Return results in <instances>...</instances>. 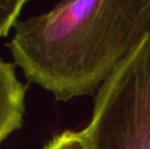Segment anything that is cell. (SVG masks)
I'll return each mask as SVG.
<instances>
[{"instance_id": "3", "label": "cell", "mask_w": 150, "mask_h": 149, "mask_svg": "<svg viewBox=\"0 0 150 149\" xmlns=\"http://www.w3.org/2000/svg\"><path fill=\"white\" fill-rule=\"evenodd\" d=\"M26 91L14 64L0 57V145L24 125Z\"/></svg>"}, {"instance_id": "5", "label": "cell", "mask_w": 150, "mask_h": 149, "mask_svg": "<svg viewBox=\"0 0 150 149\" xmlns=\"http://www.w3.org/2000/svg\"><path fill=\"white\" fill-rule=\"evenodd\" d=\"M27 3L28 0H0V38L8 36Z\"/></svg>"}, {"instance_id": "1", "label": "cell", "mask_w": 150, "mask_h": 149, "mask_svg": "<svg viewBox=\"0 0 150 149\" xmlns=\"http://www.w3.org/2000/svg\"><path fill=\"white\" fill-rule=\"evenodd\" d=\"M150 32V0H69L18 20L6 44L26 80L57 101L96 95Z\"/></svg>"}, {"instance_id": "4", "label": "cell", "mask_w": 150, "mask_h": 149, "mask_svg": "<svg viewBox=\"0 0 150 149\" xmlns=\"http://www.w3.org/2000/svg\"><path fill=\"white\" fill-rule=\"evenodd\" d=\"M42 149H91V146L83 130H67L53 136Z\"/></svg>"}, {"instance_id": "2", "label": "cell", "mask_w": 150, "mask_h": 149, "mask_svg": "<svg viewBox=\"0 0 150 149\" xmlns=\"http://www.w3.org/2000/svg\"><path fill=\"white\" fill-rule=\"evenodd\" d=\"M83 131L91 149H150V32L97 91Z\"/></svg>"}]
</instances>
